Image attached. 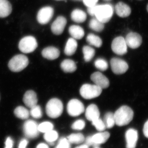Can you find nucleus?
<instances>
[{
    "instance_id": "obj_24",
    "label": "nucleus",
    "mask_w": 148,
    "mask_h": 148,
    "mask_svg": "<svg viewBox=\"0 0 148 148\" xmlns=\"http://www.w3.org/2000/svg\"><path fill=\"white\" fill-rule=\"evenodd\" d=\"M86 14L83 11L79 9H75L72 12L71 17L72 20L76 23H83L86 19Z\"/></svg>"
},
{
    "instance_id": "obj_44",
    "label": "nucleus",
    "mask_w": 148,
    "mask_h": 148,
    "mask_svg": "<svg viewBox=\"0 0 148 148\" xmlns=\"http://www.w3.org/2000/svg\"><path fill=\"white\" fill-rule=\"evenodd\" d=\"M36 148H49V147L45 143H41L38 145Z\"/></svg>"
},
{
    "instance_id": "obj_20",
    "label": "nucleus",
    "mask_w": 148,
    "mask_h": 148,
    "mask_svg": "<svg viewBox=\"0 0 148 148\" xmlns=\"http://www.w3.org/2000/svg\"><path fill=\"white\" fill-rule=\"evenodd\" d=\"M60 52L58 49L53 47L45 48L42 51L43 57L48 60H53L56 59L60 56Z\"/></svg>"
},
{
    "instance_id": "obj_34",
    "label": "nucleus",
    "mask_w": 148,
    "mask_h": 148,
    "mask_svg": "<svg viewBox=\"0 0 148 148\" xmlns=\"http://www.w3.org/2000/svg\"><path fill=\"white\" fill-rule=\"evenodd\" d=\"M95 67L100 71H106L108 68V64L107 61L103 58H98L94 63Z\"/></svg>"
},
{
    "instance_id": "obj_6",
    "label": "nucleus",
    "mask_w": 148,
    "mask_h": 148,
    "mask_svg": "<svg viewBox=\"0 0 148 148\" xmlns=\"http://www.w3.org/2000/svg\"><path fill=\"white\" fill-rule=\"evenodd\" d=\"M38 47V43L34 37L27 36L21 39L18 44V48L23 53H28L34 51Z\"/></svg>"
},
{
    "instance_id": "obj_46",
    "label": "nucleus",
    "mask_w": 148,
    "mask_h": 148,
    "mask_svg": "<svg viewBox=\"0 0 148 148\" xmlns=\"http://www.w3.org/2000/svg\"><path fill=\"white\" fill-rule=\"evenodd\" d=\"M93 148H101L99 147V146H97V147H94Z\"/></svg>"
},
{
    "instance_id": "obj_43",
    "label": "nucleus",
    "mask_w": 148,
    "mask_h": 148,
    "mask_svg": "<svg viewBox=\"0 0 148 148\" xmlns=\"http://www.w3.org/2000/svg\"><path fill=\"white\" fill-rule=\"evenodd\" d=\"M143 133L146 138H148V120L146 121L144 125V127H143Z\"/></svg>"
},
{
    "instance_id": "obj_5",
    "label": "nucleus",
    "mask_w": 148,
    "mask_h": 148,
    "mask_svg": "<svg viewBox=\"0 0 148 148\" xmlns=\"http://www.w3.org/2000/svg\"><path fill=\"white\" fill-rule=\"evenodd\" d=\"M102 89L96 85L85 84L80 89V93L85 99H91L100 96Z\"/></svg>"
},
{
    "instance_id": "obj_29",
    "label": "nucleus",
    "mask_w": 148,
    "mask_h": 148,
    "mask_svg": "<svg viewBox=\"0 0 148 148\" xmlns=\"http://www.w3.org/2000/svg\"><path fill=\"white\" fill-rule=\"evenodd\" d=\"M67 138L71 144H81L85 140L84 136L81 133H73L69 135Z\"/></svg>"
},
{
    "instance_id": "obj_16",
    "label": "nucleus",
    "mask_w": 148,
    "mask_h": 148,
    "mask_svg": "<svg viewBox=\"0 0 148 148\" xmlns=\"http://www.w3.org/2000/svg\"><path fill=\"white\" fill-rule=\"evenodd\" d=\"M126 148H135L138 140V132L136 130L130 128L125 134Z\"/></svg>"
},
{
    "instance_id": "obj_11",
    "label": "nucleus",
    "mask_w": 148,
    "mask_h": 148,
    "mask_svg": "<svg viewBox=\"0 0 148 148\" xmlns=\"http://www.w3.org/2000/svg\"><path fill=\"white\" fill-rule=\"evenodd\" d=\"M53 9L50 6H46L40 9L37 15V21L40 24H47L52 18L53 15Z\"/></svg>"
},
{
    "instance_id": "obj_35",
    "label": "nucleus",
    "mask_w": 148,
    "mask_h": 148,
    "mask_svg": "<svg viewBox=\"0 0 148 148\" xmlns=\"http://www.w3.org/2000/svg\"><path fill=\"white\" fill-rule=\"evenodd\" d=\"M31 109L30 114L34 118L38 119L42 117V111L40 106L36 105Z\"/></svg>"
},
{
    "instance_id": "obj_9",
    "label": "nucleus",
    "mask_w": 148,
    "mask_h": 148,
    "mask_svg": "<svg viewBox=\"0 0 148 148\" xmlns=\"http://www.w3.org/2000/svg\"><path fill=\"white\" fill-rule=\"evenodd\" d=\"M67 112L72 116H79L84 112V105L80 101L76 99H73L69 101L67 105Z\"/></svg>"
},
{
    "instance_id": "obj_47",
    "label": "nucleus",
    "mask_w": 148,
    "mask_h": 148,
    "mask_svg": "<svg viewBox=\"0 0 148 148\" xmlns=\"http://www.w3.org/2000/svg\"><path fill=\"white\" fill-rule=\"evenodd\" d=\"M147 12H148V4L147 5Z\"/></svg>"
},
{
    "instance_id": "obj_28",
    "label": "nucleus",
    "mask_w": 148,
    "mask_h": 148,
    "mask_svg": "<svg viewBox=\"0 0 148 148\" xmlns=\"http://www.w3.org/2000/svg\"><path fill=\"white\" fill-rule=\"evenodd\" d=\"M58 134L57 131L52 130L45 133L44 138L50 145H53L55 141L58 139Z\"/></svg>"
},
{
    "instance_id": "obj_31",
    "label": "nucleus",
    "mask_w": 148,
    "mask_h": 148,
    "mask_svg": "<svg viewBox=\"0 0 148 148\" xmlns=\"http://www.w3.org/2000/svg\"><path fill=\"white\" fill-rule=\"evenodd\" d=\"M89 27L93 31L99 32H102L104 29V24L97 18H93L89 22Z\"/></svg>"
},
{
    "instance_id": "obj_25",
    "label": "nucleus",
    "mask_w": 148,
    "mask_h": 148,
    "mask_svg": "<svg viewBox=\"0 0 148 148\" xmlns=\"http://www.w3.org/2000/svg\"><path fill=\"white\" fill-rule=\"evenodd\" d=\"M62 70L65 73H73L77 69L75 63L71 59L64 60L61 64Z\"/></svg>"
},
{
    "instance_id": "obj_40",
    "label": "nucleus",
    "mask_w": 148,
    "mask_h": 148,
    "mask_svg": "<svg viewBox=\"0 0 148 148\" xmlns=\"http://www.w3.org/2000/svg\"><path fill=\"white\" fill-rule=\"evenodd\" d=\"M13 146V141L10 137L7 138L5 143V148H12Z\"/></svg>"
},
{
    "instance_id": "obj_26",
    "label": "nucleus",
    "mask_w": 148,
    "mask_h": 148,
    "mask_svg": "<svg viewBox=\"0 0 148 148\" xmlns=\"http://www.w3.org/2000/svg\"><path fill=\"white\" fill-rule=\"evenodd\" d=\"M14 114L18 119L23 120L28 119L30 115L29 110L22 106L17 107L14 110Z\"/></svg>"
},
{
    "instance_id": "obj_12",
    "label": "nucleus",
    "mask_w": 148,
    "mask_h": 148,
    "mask_svg": "<svg viewBox=\"0 0 148 148\" xmlns=\"http://www.w3.org/2000/svg\"><path fill=\"white\" fill-rule=\"evenodd\" d=\"M112 71L114 73L121 75L125 73L128 69V64L124 60L117 58H113L110 61Z\"/></svg>"
},
{
    "instance_id": "obj_48",
    "label": "nucleus",
    "mask_w": 148,
    "mask_h": 148,
    "mask_svg": "<svg viewBox=\"0 0 148 148\" xmlns=\"http://www.w3.org/2000/svg\"><path fill=\"white\" fill-rule=\"evenodd\" d=\"M56 1H63V0H56Z\"/></svg>"
},
{
    "instance_id": "obj_21",
    "label": "nucleus",
    "mask_w": 148,
    "mask_h": 148,
    "mask_svg": "<svg viewBox=\"0 0 148 148\" xmlns=\"http://www.w3.org/2000/svg\"><path fill=\"white\" fill-rule=\"evenodd\" d=\"M12 11V6L8 0H0V18L8 16Z\"/></svg>"
},
{
    "instance_id": "obj_19",
    "label": "nucleus",
    "mask_w": 148,
    "mask_h": 148,
    "mask_svg": "<svg viewBox=\"0 0 148 148\" xmlns=\"http://www.w3.org/2000/svg\"><path fill=\"white\" fill-rule=\"evenodd\" d=\"M115 11L116 14L120 17L124 18L130 15L131 10L126 4L120 2L116 5Z\"/></svg>"
},
{
    "instance_id": "obj_10",
    "label": "nucleus",
    "mask_w": 148,
    "mask_h": 148,
    "mask_svg": "<svg viewBox=\"0 0 148 148\" xmlns=\"http://www.w3.org/2000/svg\"><path fill=\"white\" fill-rule=\"evenodd\" d=\"M127 45L123 37L119 36L114 39L112 43V50L119 55H123L127 52Z\"/></svg>"
},
{
    "instance_id": "obj_15",
    "label": "nucleus",
    "mask_w": 148,
    "mask_h": 148,
    "mask_svg": "<svg viewBox=\"0 0 148 148\" xmlns=\"http://www.w3.org/2000/svg\"><path fill=\"white\" fill-rule=\"evenodd\" d=\"M67 20L64 16H58L51 25V32L55 35L61 34L64 32Z\"/></svg>"
},
{
    "instance_id": "obj_4",
    "label": "nucleus",
    "mask_w": 148,
    "mask_h": 148,
    "mask_svg": "<svg viewBox=\"0 0 148 148\" xmlns=\"http://www.w3.org/2000/svg\"><path fill=\"white\" fill-rule=\"evenodd\" d=\"M29 61L26 56L18 54L14 56L8 63V67L12 71L19 72L28 66Z\"/></svg>"
},
{
    "instance_id": "obj_39",
    "label": "nucleus",
    "mask_w": 148,
    "mask_h": 148,
    "mask_svg": "<svg viewBox=\"0 0 148 148\" xmlns=\"http://www.w3.org/2000/svg\"><path fill=\"white\" fill-rule=\"evenodd\" d=\"M85 5L88 7L95 5L98 2V0H83Z\"/></svg>"
},
{
    "instance_id": "obj_17",
    "label": "nucleus",
    "mask_w": 148,
    "mask_h": 148,
    "mask_svg": "<svg viewBox=\"0 0 148 148\" xmlns=\"http://www.w3.org/2000/svg\"><path fill=\"white\" fill-rule=\"evenodd\" d=\"M23 101L25 105L30 108L36 106L38 98L36 92L32 90L27 91L23 97Z\"/></svg>"
},
{
    "instance_id": "obj_41",
    "label": "nucleus",
    "mask_w": 148,
    "mask_h": 148,
    "mask_svg": "<svg viewBox=\"0 0 148 148\" xmlns=\"http://www.w3.org/2000/svg\"><path fill=\"white\" fill-rule=\"evenodd\" d=\"M96 5L88 7L87 9V11L88 13L90 15L92 16H94L95 15V9H96Z\"/></svg>"
},
{
    "instance_id": "obj_23",
    "label": "nucleus",
    "mask_w": 148,
    "mask_h": 148,
    "mask_svg": "<svg viewBox=\"0 0 148 148\" xmlns=\"http://www.w3.org/2000/svg\"><path fill=\"white\" fill-rule=\"evenodd\" d=\"M70 34L75 39L80 40L84 36V29L80 26L77 25H72L69 29Z\"/></svg>"
},
{
    "instance_id": "obj_14",
    "label": "nucleus",
    "mask_w": 148,
    "mask_h": 148,
    "mask_svg": "<svg viewBox=\"0 0 148 148\" xmlns=\"http://www.w3.org/2000/svg\"><path fill=\"white\" fill-rule=\"evenodd\" d=\"M90 79L95 85L102 89L107 88L110 85V82L108 78L100 72L93 73L91 75Z\"/></svg>"
},
{
    "instance_id": "obj_1",
    "label": "nucleus",
    "mask_w": 148,
    "mask_h": 148,
    "mask_svg": "<svg viewBox=\"0 0 148 148\" xmlns=\"http://www.w3.org/2000/svg\"><path fill=\"white\" fill-rule=\"evenodd\" d=\"M133 116V111L130 107L121 106L114 114L115 124L119 126L127 125L132 121Z\"/></svg>"
},
{
    "instance_id": "obj_36",
    "label": "nucleus",
    "mask_w": 148,
    "mask_h": 148,
    "mask_svg": "<svg viewBox=\"0 0 148 148\" xmlns=\"http://www.w3.org/2000/svg\"><path fill=\"white\" fill-rule=\"evenodd\" d=\"M92 124L95 127L97 130L100 132H103L106 128L104 121L100 118L92 121Z\"/></svg>"
},
{
    "instance_id": "obj_3",
    "label": "nucleus",
    "mask_w": 148,
    "mask_h": 148,
    "mask_svg": "<svg viewBox=\"0 0 148 148\" xmlns=\"http://www.w3.org/2000/svg\"><path fill=\"white\" fill-rule=\"evenodd\" d=\"M113 12V8L110 5H96L94 16L102 23H106L112 18Z\"/></svg>"
},
{
    "instance_id": "obj_38",
    "label": "nucleus",
    "mask_w": 148,
    "mask_h": 148,
    "mask_svg": "<svg viewBox=\"0 0 148 148\" xmlns=\"http://www.w3.org/2000/svg\"><path fill=\"white\" fill-rule=\"evenodd\" d=\"M85 122L83 120L79 119L76 121L72 124V128L75 130H81L84 129L85 127Z\"/></svg>"
},
{
    "instance_id": "obj_7",
    "label": "nucleus",
    "mask_w": 148,
    "mask_h": 148,
    "mask_svg": "<svg viewBox=\"0 0 148 148\" xmlns=\"http://www.w3.org/2000/svg\"><path fill=\"white\" fill-rule=\"evenodd\" d=\"M110 134L108 132H101L92 136H88L85 140L86 144L88 146L93 147L99 146L104 144L110 137Z\"/></svg>"
},
{
    "instance_id": "obj_27",
    "label": "nucleus",
    "mask_w": 148,
    "mask_h": 148,
    "mask_svg": "<svg viewBox=\"0 0 148 148\" xmlns=\"http://www.w3.org/2000/svg\"><path fill=\"white\" fill-rule=\"evenodd\" d=\"M86 41L90 45L96 47H100L102 46L103 42L100 37L93 34H89L86 38Z\"/></svg>"
},
{
    "instance_id": "obj_13",
    "label": "nucleus",
    "mask_w": 148,
    "mask_h": 148,
    "mask_svg": "<svg viewBox=\"0 0 148 148\" xmlns=\"http://www.w3.org/2000/svg\"><path fill=\"white\" fill-rule=\"evenodd\" d=\"M125 40L127 46L133 49L138 48L142 44V37L135 32H130L127 34Z\"/></svg>"
},
{
    "instance_id": "obj_45",
    "label": "nucleus",
    "mask_w": 148,
    "mask_h": 148,
    "mask_svg": "<svg viewBox=\"0 0 148 148\" xmlns=\"http://www.w3.org/2000/svg\"><path fill=\"white\" fill-rule=\"evenodd\" d=\"M75 148H89V146L86 145V144H85L77 146V147H76Z\"/></svg>"
},
{
    "instance_id": "obj_37",
    "label": "nucleus",
    "mask_w": 148,
    "mask_h": 148,
    "mask_svg": "<svg viewBox=\"0 0 148 148\" xmlns=\"http://www.w3.org/2000/svg\"><path fill=\"white\" fill-rule=\"evenodd\" d=\"M55 148H71V144L67 138H61Z\"/></svg>"
},
{
    "instance_id": "obj_49",
    "label": "nucleus",
    "mask_w": 148,
    "mask_h": 148,
    "mask_svg": "<svg viewBox=\"0 0 148 148\" xmlns=\"http://www.w3.org/2000/svg\"><path fill=\"white\" fill-rule=\"evenodd\" d=\"M78 1H80V0H78Z\"/></svg>"
},
{
    "instance_id": "obj_32",
    "label": "nucleus",
    "mask_w": 148,
    "mask_h": 148,
    "mask_svg": "<svg viewBox=\"0 0 148 148\" xmlns=\"http://www.w3.org/2000/svg\"><path fill=\"white\" fill-rule=\"evenodd\" d=\"M104 122L106 128L110 129L113 127L115 124L114 114L110 112L107 113L104 116Z\"/></svg>"
},
{
    "instance_id": "obj_18",
    "label": "nucleus",
    "mask_w": 148,
    "mask_h": 148,
    "mask_svg": "<svg viewBox=\"0 0 148 148\" xmlns=\"http://www.w3.org/2000/svg\"><path fill=\"white\" fill-rule=\"evenodd\" d=\"M100 113L98 107L95 104H91L87 107L85 112V116L89 121H92L99 118Z\"/></svg>"
},
{
    "instance_id": "obj_8",
    "label": "nucleus",
    "mask_w": 148,
    "mask_h": 148,
    "mask_svg": "<svg viewBox=\"0 0 148 148\" xmlns=\"http://www.w3.org/2000/svg\"><path fill=\"white\" fill-rule=\"evenodd\" d=\"M23 131L25 136L29 139L38 138L39 135L38 125L34 121L29 120L25 121L23 125Z\"/></svg>"
},
{
    "instance_id": "obj_33",
    "label": "nucleus",
    "mask_w": 148,
    "mask_h": 148,
    "mask_svg": "<svg viewBox=\"0 0 148 148\" xmlns=\"http://www.w3.org/2000/svg\"><path fill=\"white\" fill-rule=\"evenodd\" d=\"M53 124L50 122H44L38 125V129L39 132L45 133L53 130Z\"/></svg>"
},
{
    "instance_id": "obj_2",
    "label": "nucleus",
    "mask_w": 148,
    "mask_h": 148,
    "mask_svg": "<svg viewBox=\"0 0 148 148\" xmlns=\"http://www.w3.org/2000/svg\"><path fill=\"white\" fill-rule=\"evenodd\" d=\"M64 110V106L61 100L52 98L48 101L46 106V112L48 116L56 119L61 116Z\"/></svg>"
},
{
    "instance_id": "obj_42",
    "label": "nucleus",
    "mask_w": 148,
    "mask_h": 148,
    "mask_svg": "<svg viewBox=\"0 0 148 148\" xmlns=\"http://www.w3.org/2000/svg\"><path fill=\"white\" fill-rule=\"evenodd\" d=\"M28 144V141L26 139L21 140L18 145V148H26Z\"/></svg>"
},
{
    "instance_id": "obj_30",
    "label": "nucleus",
    "mask_w": 148,
    "mask_h": 148,
    "mask_svg": "<svg viewBox=\"0 0 148 148\" xmlns=\"http://www.w3.org/2000/svg\"><path fill=\"white\" fill-rule=\"evenodd\" d=\"M82 50L85 61L88 62L91 61L95 54L94 49L88 46H84Z\"/></svg>"
},
{
    "instance_id": "obj_22",
    "label": "nucleus",
    "mask_w": 148,
    "mask_h": 148,
    "mask_svg": "<svg viewBox=\"0 0 148 148\" xmlns=\"http://www.w3.org/2000/svg\"><path fill=\"white\" fill-rule=\"evenodd\" d=\"M77 43L73 38H70L68 40L64 49V53L66 55L71 56L73 55L76 51Z\"/></svg>"
}]
</instances>
